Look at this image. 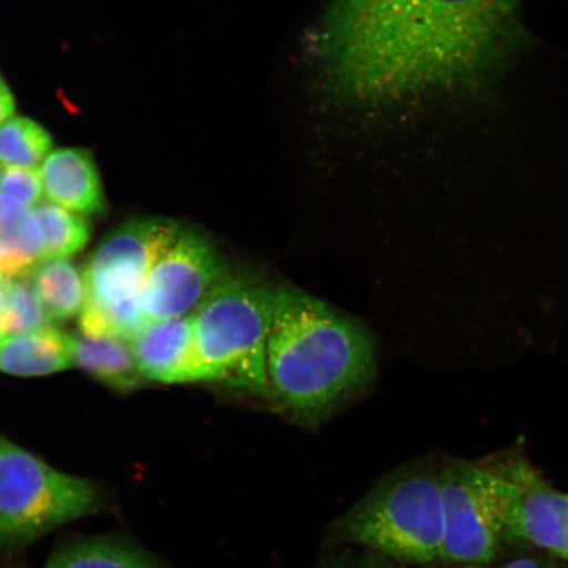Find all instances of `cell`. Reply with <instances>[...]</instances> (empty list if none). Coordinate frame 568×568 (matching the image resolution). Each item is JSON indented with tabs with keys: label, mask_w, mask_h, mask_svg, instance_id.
Segmentation results:
<instances>
[{
	"label": "cell",
	"mask_w": 568,
	"mask_h": 568,
	"mask_svg": "<svg viewBox=\"0 0 568 568\" xmlns=\"http://www.w3.org/2000/svg\"><path fill=\"white\" fill-rule=\"evenodd\" d=\"M530 0H383L308 53L333 101L432 122L456 142L503 140L559 116L548 48L530 30Z\"/></svg>",
	"instance_id": "6da1fadb"
},
{
	"label": "cell",
	"mask_w": 568,
	"mask_h": 568,
	"mask_svg": "<svg viewBox=\"0 0 568 568\" xmlns=\"http://www.w3.org/2000/svg\"><path fill=\"white\" fill-rule=\"evenodd\" d=\"M375 373L372 339L355 320L291 286L276 287L267 394L301 420L324 417Z\"/></svg>",
	"instance_id": "7a4b0ae2"
},
{
	"label": "cell",
	"mask_w": 568,
	"mask_h": 568,
	"mask_svg": "<svg viewBox=\"0 0 568 568\" xmlns=\"http://www.w3.org/2000/svg\"><path fill=\"white\" fill-rule=\"evenodd\" d=\"M276 287L231 270L191 312L199 361L209 382L267 393L266 351Z\"/></svg>",
	"instance_id": "3957f363"
},
{
	"label": "cell",
	"mask_w": 568,
	"mask_h": 568,
	"mask_svg": "<svg viewBox=\"0 0 568 568\" xmlns=\"http://www.w3.org/2000/svg\"><path fill=\"white\" fill-rule=\"evenodd\" d=\"M181 232L173 220L138 217L119 225L102 241L83 268V335L130 339L148 323L139 307L140 288Z\"/></svg>",
	"instance_id": "277c9868"
},
{
	"label": "cell",
	"mask_w": 568,
	"mask_h": 568,
	"mask_svg": "<svg viewBox=\"0 0 568 568\" xmlns=\"http://www.w3.org/2000/svg\"><path fill=\"white\" fill-rule=\"evenodd\" d=\"M339 537L403 562L443 560L442 470L416 467L382 483L339 523Z\"/></svg>",
	"instance_id": "5b68a950"
},
{
	"label": "cell",
	"mask_w": 568,
	"mask_h": 568,
	"mask_svg": "<svg viewBox=\"0 0 568 568\" xmlns=\"http://www.w3.org/2000/svg\"><path fill=\"white\" fill-rule=\"evenodd\" d=\"M94 483L55 470L0 435V544L19 548L94 513Z\"/></svg>",
	"instance_id": "8992f818"
},
{
	"label": "cell",
	"mask_w": 568,
	"mask_h": 568,
	"mask_svg": "<svg viewBox=\"0 0 568 568\" xmlns=\"http://www.w3.org/2000/svg\"><path fill=\"white\" fill-rule=\"evenodd\" d=\"M443 560L487 564L507 537L510 481L503 473L466 460L442 468Z\"/></svg>",
	"instance_id": "52a82bcc"
},
{
	"label": "cell",
	"mask_w": 568,
	"mask_h": 568,
	"mask_svg": "<svg viewBox=\"0 0 568 568\" xmlns=\"http://www.w3.org/2000/svg\"><path fill=\"white\" fill-rule=\"evenodd\" d=\"M226 270L207 239L182 230L142 283V316L152 322L190 315Z\"/></svg>",
	"instance_id": "ba28073f"
},
{
	"label": "cell",
	"mask_w": 568,
	"mask_h": 568,
	"mask_svg": "<svg viewBox=\"0 0 568 568\" xmlns=\"http://www.w3.org/2000/svg\"><path fill=\"white\" fill-rule=\"evenodd\" d=\"M510 481L507 537L568 560V493H558L524 470L506 474Z\"/></svg>",
	"instance_id": "9c48e42d"
},
{
	"label": "cell",
	"mask_w": 568,
	"mask_h": 568,
	"mask_svg": "<svg viewBox=\"0 0 568 568\" xmlns=\"http://www.w3.org/2000/svg\"><path fill=\"white\" fill-rule=\"evenodd\" d=\"M130 344L145 379L165 385L209 382L197 358L191 314L152 320L133 333Z\"/></svg>",
	"instance_id": "30bf717a"
},
{
	"label": "cell",
	"mask_w": 568,
	"mask_h": 568,
	"mask_svg": "<svg viewBox=\"0 0 568 568\" xmlns=\"http://www.w3.org/2000/svg\"><path fill=\"white\" fill-rule=\"evenodd\" d=\"M42 191L60 207L94 216L105 211L97 163L87 149L65 148L49 154L40 168Z\"/></svg>",
	"instance_id": "8fae6325"
},
{
	"label": "cell",
	"mask_w": 568,
	"mask_h": 568,
	"mask_svg": "<svg viewBox=\"0 0 568 568\" xmlns=\"http://www.w3.org/2000/svg\"><path fill=\"white\" fill-rule=\"evenodd\" d=\"M73 364V338L42 328L0 337V372L18 376L47 375Z\"/></svg>",
	"instance_id": "7c38bea8"
},
{
	"label": "cell",
	"mask_w": 568,
	"mask_h": 568,
	"mask_svg": "<svg viewBox=\"0 0 568 568\" xmlns=\"http://www.w3.org/2000/svg\"><path fill=\"white\" fill-rule=\"evenodd\" d=\"M42 262V236L33 210L0 194V276L30 274Z\"/></svg>",
	"instance_id": "4fadbf2b"
},
{
	"label": "cell",
	"mask_w": 568,
	"mask_h": 568,
	"mask_svg": "<svg viewBox=\"0 0 568 568\" xmlns=\"http://www.w3.org/2000/svg\"><path fill=\"white\" fill-rule=\"evenodd\" d=\"M73 338V364L80 366L92 378L112 389H136L144 376L133 357L130 339L123 337H94L87 335Z\"/></svg>",
	"instance_id": "5bb4252c"
},
{
	"label": "cell",
	"mask_w": 568,
	"mask_h": 568,
	"mask_svg": "<svg viewBox=\"0 0 568 568\" xmlns=\"http://www.w3.org/2000/svg\"><path fill=\"white\" fill-rule=\"evenodd\" d=\"M28 276L52 323L68 322L82 314L87 303V283L83 273L70 262H41Z\"/></svg>",
	"instance_id": "9a60e30c"
},
{
	"label": "cell",
	"mask_w": 568,
	"mask_h": 568,
	"mask_svg": "<svg viewBox=\"0 0 568 568\" xmlns=\"http://www.w3.org/2000/svg\"><path fill=\"white\" fill-rule=\"evenodd\" d=\"M45 568H165L146 552L109 538L83 539L57 550Z\"/></svg>",
	"instance_id": "2e32d148"
},
{
	"label": "cell",
	"mask_w": 568,
	"mask_h": 568,
	"mask_svg": "<svg viewBox=\"0 0 568 568\" xmlns=\"http://www.w3.org/2000/svg\"><path fill=\"white\" fill-rule=\"evenodd\" d=\"M33 212L41 230L42 262L67 260L88 245L91 226L82 215L48 202L36 205Z\"/></svg>",
	"instance_id": "e0dca14e"
},
{
	"label": "cell",
	"mask_w": 568,
	"mask_h": 568,
	"mask_svg": "<svg viewBox=\"0 0 568 568\" xmlns=\"http://www.w3.org/2000/svg\"><path fill=\"white\" fill-rule=\"evenodd\" d=\"M51 134L28 118H11L0 125V172L9 168H39L51 154Z\"/></svg>",
	"instance_id": "ac0fdd59"
},
{
	"label": "cell",
	"mask_w": 568,
	"mask_h": 568,
	"mask_svg": "<svg viewBox=\"0 0 568 568\" xmlns=\"http://www.w3.org/2000/svg\"><path fill=\"white\" fill-rule=\"evenodd\" d=\"M44 307L34 293L30 276L12 278L3 276V312L0 320V337L20 335L48 328L51 324Z\"/></svg>",
	"instance_id": "d6986e66"
},
{
	"label": "cell",
	"mask_w": 568,
	"mask_h": 568,
	"mask_svg": "<svg viewBox=\"0 0 568 568\" xmlns=\"http://www.w3.org/2000/svg\"><path fill=\"white\" fill-rule=\"evenodd\" d=\"M0 194L9 195L32 207L41 203L42 183L40 168H9L0 172Z\"/></svg>",
	"instance_id": "ffe728a7"
},
{
	"label": "cell",
	"mask_w": 568,
	"mask_h": 568,
	"mask_svg": "<svg viewBox=\"0 0 568 568\" xmlns=\"http://www.w3.org/2000/svg\"><path fill=\"white\" fill-rule=\"evenodd\" d=\"M382 2L383 0H332L316 28L318 30H335V28L353 23Z\"/></svg>",
	"instance_id": "44dd1931"
},
{
	"label": "cell",
	"mask_w": 568,
	"mask_h": 568,
	"mask_svg": "<svg viewBox=\"0 0 568 568\" xmlns=\"http://www.w3.org/2000/svg\"><path fill=\"white\" fill-rule=\"evenodd\" d=\"M16 110V98H13L9 84L0 75V125L11 119Z\"/></svg>",
	"instance_id": "7402d4cb"
},
{
	"label": "cell",
	"mask_w": 568,
	"mask_h": 568,
	"mask_svg": "<svg viewBox=\"0 0 568 568\" xmlns=\"http://www.w3.org/2000/svg\"><path fill=\"white\" fill-rule=\"evenodd\" d=\"M503 568H565L556 564L545 562V560H538L532 558L516 559L514 562L504 566Z\"/></svg>",
	"instance_id": "603a6c76"
}]
</instances>
